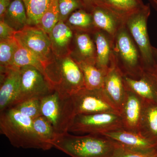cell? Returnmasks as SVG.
<instances>
[{"label":"cell","mask_w":157,"mask_h":157,"mask_svg":"<svg viewBox=\"0 0 157 157\" xmlns=\"http://www.w3.org/2000/svg\"><path fill=\"white\" fill-rule=\"evenodd\" d=\"M122 128L123 126L120 114L114 113H101L75 116L70 123L68 132L102 135L106 132Z\"/></svg>","instance_id":"7"},{"label":"cell","mask_w":157,"mask_h":157,"mask_svg":"<svg viewBox=\"0 0 157 157\" xmlns=\"http://www.w3.org/2000/svg\"><path fill=\"white\" fill-rule=\"evenodd\" d=\"M138 133L157 140V104L144 101Z\"/></svg>","instance_id":"20"},{"label":"cell","mask_w":157,"mask_h":157,"mask_svg":"<svg viewBox=\"0 0 157 157\" xmlns=\"http://www.w3.org/2000/svg\"><path fill=\"white\" fill-rule=\"evenodd\" d=\"M0 132L14 147L45 151L34 131L33 119L13 107L1 113Z\"/></svg>","instance_id":"3"},{"label":"cell","mask_w":157,"mask_h":157,"mask_svg":"<svg viewBox=\"0 0 157 157\" xmlns=\"http://www.w3.org/2000/svg\"><path fill=\"white\" fill-rule=\"evenodd\" d=\"M45 76L63 100L85 88L81 69L70 56L54 55L45 65Z\"/></svg>","instance_id":"1"},{"label":"cell","mask_w":157,"mask_h":157,"mask_svg":"<svg viewBox=\"0 0 157 157\" xmlns=\"http://www.w3.org/2000/svg\"><path fill=\"white\" fill-rule=\"evenodd\" d=\"M101 113L120 114L105 97L102 89L88 90L84 88L63 100V125L67 132L70 123L75 116Z\"/></svg>","instance_id":"4"},{"label":"cell","mask_w":157,"mask_h":157,"mask_svg":"<svg viewBox=\"0 0 157 157\" xmlns=\"http://www.w3.org/2000/svg\"><path fill=\"white\" fill-rule=\"evenodd\" d=\"M113 52L115 64L123 76L136 78L142 75L144 69L141 55L124 23L113 39Z\"/></svg>","instance_id":"5"},{"label":"cell","mask_w":157,"mask_h":157,"mask_svg":"<svg viewBox=\"0 0 157 157\" xmlns=\"http://www.w3.org/2000/svg\"><path fill=\"white\" fill-rule=\"evenodd\" d=\"M41 99L31 98L20 102L11 107L17 109L21 113L33 120L42 115Z\"/></svg>","instance_id":"30"},{"label":"cell","mask_w":157,"mask_h":157,"mask_svg":"<svg viewBox=\"0 0 157 157\" xmlns=\"http://www.w3.org/2000/svg\"><path fill=\"white\" fill-rule=\"evenodd\" d=\"M144 100L127 90L125 102L120 113L123 128L138 133Z\"/></svg>","instance_id":"17"},{"label":"cell","mask_w":157,"mask_h":157,"mask_svg":"<svg viewBox=\"0 0 157 157\" xmlns=\"http://www.w3.org/2000/svg\"><path fill=\"white\" fill-rule=\"evenodd\" d=\"M102 90L109 103L120 114L126 99L127 89L123 75L116 65L107 72Z\"/></svg>","instance_id":"11"},{"label":"cell","mask_w":157,"mask_h":157,"mask_svg":"<svg viewBox=\"0 0 157 157\" xmlns=\"http://www.w3.org/2000/svg\"><path fill=\"white\" fill-rule=\"evenodd\" d=\"M12 0H0V20L2 19Z\"/></svg>","instance_id":"35"},{"label":"cell","mask_w":157,"mask_h":157,"mask_svg":"<svg viewBox=\"0 0 157 157\" xmlns=\"http://www.w3.org/2000/svg\"><path fill=\"white\" fill-rule=\"evenodd\" d=\"M20 68H1L0 113L12 107L20 84Z\"/></svg>","instance_id":"12"},{"label":"cell","mask_w":157,"mask_h":157,"mask_svg":"<svg viewBox=\"0 0 157 157\" xmlns=\"http://www.w3.org/2000/svg\"><path fill=\"white\" fill-rule=\"evenodd\" d=\"M115 143V147L110 157H157V155H145L131 151Z\"/></svg>","instance_id":"32"},{"label":"cell","mask_w":157,"mask_h":157,"mask_svg":"<svg viewBox=\"0 0 157 157\" xmlns=\"http://www.w3.org/2000/svg\"><path fill=\"white\" fill-rule=\"evenodd\" d=\"M84 6L85 9L91 12L93 9L98 6L105 5L103 0H80Z\"/></svg>","instance_id":"34"},{"label":"cell","mask_w":157,"mask_h":157,"mask_svg":"<svg viewBox=\"0 0 157 157\" xmlns=\"http://www.w3.org/2000/svg\"><path fill=\"white\" fill-rule=\"evenodd\" d=\"M16 31L3 20H0V40L14 38Z\"/></svg>","instance_id":"33"},{"label":"cell","mask_w":157,"mask_h":157,"mask_svg":"<svg viewBox=\"0 0 157 157\" xmlns=\"http://www.w3.org/2000/svg\"><path fill=\"white\" fill-rule=\"evenodd\" d=\"M53 147L71 157H110L115 143L103 135L77 136L67 132L59 135Z\"/></svg>","instance_id":"2"},{"label":"cell","mask_w":157,"mask_h":157,"mask_svg":"<svg viewBox=\"0 0 157 157\" xmlns=\"http://www.w3.org/2000/svg\"><path fill=\"white\" fill-rule=\"evenodd\" d=\"M101 135L131 151L150 155H157V140L146 138L137 132L122 128L106 132Z\"/></svg>","instance_id":"10"},{"label":"cell","mask_w":157,"mask_h":157,"mask_svg":"<svg viewBox=\"0 0 157 157\" xmlns=\"http://www.w3.org/2000/svg\"><path fill=\"white\" fill-rule=\"evenodd\" d=\"M127 90L131 91L144 101L157 104V75L144 70L136 78L123 76Z\"/></svg>","instance_id":"14"},{"label":"cell","mask_w":157,"mask_h":157,"mask_svg":"<svg viewBox=\"0 0 157 157\" xmlns=\"http://www.w3.org/2000/svg\"><path fill=\"white\" fill-rule=\"evenodd\" d=\"M16 32L29 25L25 6L22 0H12L2 19Z\"/></svg>","instance_id":"21"},{"label":"cell","mask_w":157,"mask_h":157,"mask_svg":"<svg viewBox=\"0 0 157 157\" xmlns=\"http://www.w3.org/2000/svg\"><path fill=\"white\" fill-rule=\"evenodd\" d=\"M18 44L14 55L13 67L21 68L31 66L36 68L45 76V65L43 62L35 54Z\"/></svg>","instance_id":"25"},{"label":"cell","mask_w":157,"mask_h":157,"mask_svg":"<svg viewBox=\"0 0 157 157\" xmlns=\"http://www.w3.org/2000/svg\"><path fill=\"white\" fill-rule=\"evenodd\" d=\"M65 22L73 31H84L91 33L96 29L92 14L84 9L74 11Z\"/></svg>","instance_id":"24"},{"label":"cell","mask_w":157,"mask_h":157,"mask_svg":"<svg viewBox=\"0 0 157 157\" xmlns=\"http://www.w3.org/2000/svg\"><path fill=\"white\" fill-rule=\"evenodd\" d=\"M18 42L15 38L0 40V67H13L14 55L18 48Z\"/></svg>","instance_id":"29"},{"label":"cell","mask_w":157,"mask_h":157,"mask_svg":"<svg viewBox=\"0 0 157 157\" xmlns=\"http://www.w3.org/2000/svg\"><path fill=\"white\" fill-rule=\"evenodd\" d=\"M63 99L54 90L41 99L42 115L46 118L59 134L65 133L63 125Z\"/></svg>","instance_id":"16"},{"label":"cell","mask_w":157,"mask_h":157,"mask_svg":"<svg viewBox=\"0 0 157 157\" xmlns=\"http://www.w3.org/2000/svg\"><path fill=\"white\" fill-rule=\"evenodd\" d=\"M20 73L19 90L12 107L31 98H42L54 90L46 77L36 68L24 66L20 68Z\"/></svg>","instance_id":"8"},{"label":"cell","mask_w":157,"mask_h":157,"mask_svg":"<svg viewBox=\"0 0 157 157\" xmlns=\"http://www.w3.org/2000/svg\"><path fill=\"white\" fill-rule=\"evenodd\" d=\"M152 53L154 62L155 73L157 75V48L153 46L152 47Z\"/></svg>","instance_id":"36"},{"label":"cell","mask_w":157,"mask_h":157,"mask_svg":"<svg viewBox=\"0 0 157 157\" xmlns=\"http://www.w3.org/2000/svg\"><path fill=\"white\" fill-rule=\"evenodd\" d=\"M48 35L55 56L62 57L70 56L74 32L64 21H59Z\"/></svg>","instance_id":"18"},{"label":"cell","mask_w":157,"mask_h":157,"mask_svg":"<svg viewBox=\"0 0 157 157\" xmlns=\"http://www.w3.org/2000/svg\"><path fill=\"white\" fill-rule=\"evenodd\" d=\"M58 5L60 21L64 22L74 11L85 9L80 0H59Z\"/></svg>","instance_id":"31"},{"label":"cell","mask_w":157,"mask_h":157,"mask_svg":"<svg viewBox=\"0 0 157 157\" xmlns=\"http://www.w3.org/2000/svg\"><path fill=\"white\" fill-rule=\"evenodd\" d=\"M105 5L122 18L124 22L126 17L144 6L143 0H103Z\"/></svg>","instance_id":"26"},{"label":"cell","mask_w":157,"mask_h":157,"mask_svg":"<svg viewBox=\"0 0 157 157\" xmlns=\"http://www.w3.org/2000/svg\"><path fill=\"white\" fill-rule=\"evenodd\" d=\"M96 29L104 31L114 39L123 20L106 5L98 6L91 12Z\"/></svg>","instance_id":"19"},{"label":"cell","mask_w":157,"mask_h":157,"mask_svg":"<svg viewBox=\"0 0 157 157\" xmlns=\"http://www.w3.org/2000/svg\"><path fill=\"white\" fill-rule=\"evenodd\" d=\"M77 64L83 74L86 88L88 90L103 88L107 72L99 69L94 64L86 63Z\"/></svg>","instance_id":"23"},{"label":"cell","mask_w":157,"mask_h":157,"mask_svg":"<svg viewBox=\"0 0 157 157\" xmlns=\"http://www.w3.org/2000/svg\"><path fill=\"white\" fill-rule=\"evenodd\" d=\"M73 32L70 56L77 63L95 65L96 46L91 34L82 31H73Z\"/></svg>","instance_id":"13"},{"label":"cell","mask_w":157,"mask_h":157,"mask_svg":"<svg viewBox=\"0 0 157 157\" xmlns=\"http://www.w3.org/2000/svg\"><path fill=\"white\" fill-rule=\"evenodd\" d=\"M27 14L29 25L36 26L52 0H22Z\"/></svg>","instance_id":"27"},{"label":"cell","mask_w":157,"mask_h":157,"mask_svg":"<svg viewBox=\"0 0 157 157\" xmlns=\"http://www.w3.org/2000/svg\"><path fill=\"white\" fill-rule=\"evenodd\" d=\"M153 6L157 10V0H149Z\"/></svg>","instance_id":"37"},{"label":"cell","mask_w":157,"mask_h":157,"mask_svg":"<svg viewBox=\"0 0 157 157\" xmlns=\"http://www.w3.org/2000/svg\"><path fill=\"white\" fill-rule=\"evenodd\" d=\"M96 48V66L108 72L115 65L113 39L104 31L95 29L91 33Z\"/></svg>","instance_id":"15"},{"label":"cell","mask_w":157,"mask_h":157,"mask_svg":"<svg viewBox=\"0 0 157 157\" xmlns=\"http://www.w3.org/2000/svg\"><path fill=\"white\" fill-rule=\"evenodd\" d=\"M151 14L149 4L126 17L124 25L139 49L144 70L155 73L152 47L147 32V23Z\"/></svg>","instance_id":"6"},{"label":"cell","mask_w":157,"mask_h":157,"mask_svg":"<svg viewBox=\"0 0 157 157\" xmlns=\"http://www.w3.org/2000/svg\"><path fill=\"white\" fill-rule=\"evenodd\" d=\"M33 126L36 134L43 144L45 151L53 147V143L59 135L50 122L41 115L33 120Z\"/></svg>","instance_id":"22"},{"label":"cell","mask_w":157,"mask_h":157,"mask_svg":"<svg viewBox=\"0 0 157 157\" xmlns=\"http://www.w3.org/2000/svg\"><path fill=\"white\" fill-rule=\"evenodd\" d=\"M14 38L19 45L35 54L45 65L54 56L49 36L42 29L28 25L15 33Z\"/></svg>","instance_id":"9"},{"label":"cell","mask_w":157,"mask_h":157,"mask_svg":"<svg viewBox=\"0 0 157 157\" xmlns=\"http://www.w3.org/2000/svg\"><path fill=\"white\" fill-rule=\"evenodd\" d=\"M59 0H52L46 11L36 26L46 33L49 34L52 29L59 21Z\"/></svg>","instance_id":"28"}]
</instances>
